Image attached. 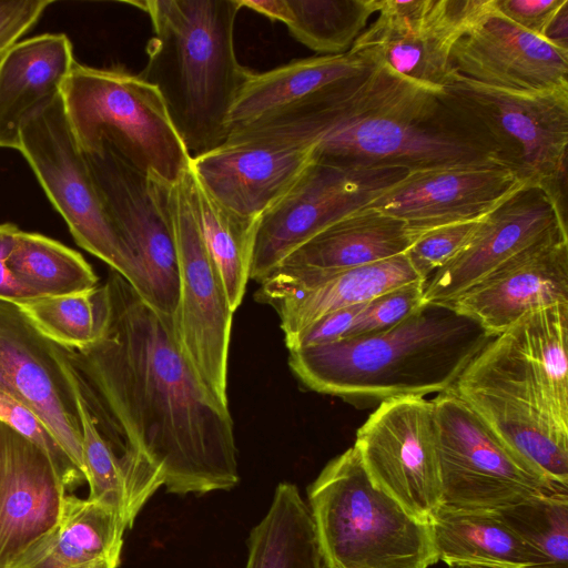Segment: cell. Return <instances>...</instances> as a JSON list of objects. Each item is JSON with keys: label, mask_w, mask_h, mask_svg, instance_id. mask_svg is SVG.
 <instances>
[{"label": "cell", "mask_w": 568, "mask_h": 568, "mask_svg": "<svg viewBox=\"0 0 568 568\" xmlns=\"http://www.w3.org/2000/svg\"><path fill=\"white\" fill-rule=\"evenodd\" d=\"M408 172L345 169L317 161L254 225L250 280L258 284L291 253L343 217L368 206Z\"/></svg>", "instance_id": "4fadbf2b"}, {"label": "cell", "mask_w": 568, "mask_h": 568, "mask_svg": "<svg viewBox=\"0 0 568 568\" xmlns=\"http://www.w3.org/2000/svg\"><path fill=\"white\" fill-rule=\"evenodd\" d=\"M486 134L497 161L521 183L554 195L566 181L568 88L527 94L498 90L453 71L443 89Z\"/></svg>", "instance_id": "9c48e42d"}, {"label": "cell", "mask_w": 568, "mask_h": 568, "mask_svg": "<svg viewBox=\"0 0 568 568\" xmlns=\"http://www.w3.org/2000/svg\"><path fill=\"white\" fill-rule=\"evenodd\" d=\"M497 336L525 314L568 304V234L558 227L446 303Z\"/></svg>", "instance_id": "ac0fdd59"}, {"label": "cell", "mask_w": 568, "mask_h": 568, "mask_svg": "<svg viewBox=\"0 0 568 568\" xmlns=\"http://www.w3.org/2000/svg\"><path fill=\"white\" fill-rule=\"evenodd\" d=\"M416 237L402 220L361 209L291 253L260 283L255 300L270 305L316 278L404 254Z\"/></svg>", "instance_id": "44dd1931"}, {"label": "cell", "mask_w": 568, "mask_h": 568, "mask_svg": "<svg viewBox=\"0 0 568 568\" xmlns=\"http://www.w3.org/2000/svg\"><path fill=\"white\" fill-rule=\"evenodd\" d=\"M8 266L32 298L73 294L99 285L97 274L80 253L38 233L19 230Z\"/></svg>", "instance_id": "1f68e13d"}, {"label": "cell", "mask_w": 568, "mask_h": 568, "mask_svg": "<svg viewBox=\"0 0 568 568\" xmlns=\"http://www.w3.org/2000/svg\"><path fill=\"white\" fill-rule=\"evenodd\" d=\"M452 68L466 79L509 92L568 88V51L513 23L494 4L455 43Z\"/></svg>", "instance_id": "d6986e66"}, {"label": "cell", "mask_w": 568, "mask_h": 568, "mask_svg": "<svg viewBox=\"0 0 568 568\" xmlns=\"http://www.w3.org/2000/svg\"><path fill=\"white\" fill-rule=\"evenodd\" d=\"M523 184L497 161L415 171L366 207L402 220L418 235L483 217Z\"/></svg>", "instance_id": "ffe728a7"}, {"label": "cell", "mask_w": 568, "mask_h": 568, "mask_svg": "<svg viewBox=\"0 0 568 568\" xmlns=\"http://www.w3.org/2000/svg\"><path fill=\"white\" fill-rule=\"evenodd\" d=\"M324 568H428V524L378 488L357 450L329 460L307 489Z\"/></svg>", "instance_id": "5b68a950"}, {"label": "cell", "mask_w": 568, "mask_h": 568, "mask_svg": "<svg viewBox=\"0 0 568 568\" xmlns=\"http://www.w3.org/2000/svg\"><path fill=\"white\" fill-rule=\"evenodd\" d=\"M544 560V568H568V493L526 499L494 511Z\"/></svg>", "instance_id": "d590c367"}, {"label": "cell", "mask_w": 568, "mask_h": 568, "mask_svg": "<svg viewBox=\"0 0 568 568\" xmlns=\"http://www.w3.org/2000/svg\"><path fill=\"white\" fill-rule=\"evenodd\" d=\"M64 112L81 151L112 145L135 166L174 184L191 168L164 101L151 83L122 67L74 63L61 89Z\"/></svg>", "instance_id": "8992f818"}, {"label": "cell", "mask_w": 568, "mask_h": 568, "mask_svg": "<svg viewBox=\"0 0 568 568\" xmlns=\"http://www.w3.org/2000/svg\"><path fill=\"white\" fill-rule=\"evenodd\" d=\"M568 0H493L501 16L524 30L544 38L558 10Z\"/></svg>", "instance_id": "60d3db41"}, {"label": "cell", "mask_w": 568, "mask_h": 568, "mask_svg": "<svg viewBox=\"0 0 568 568\" xmlns=\"http://www.w3.org/2000/svg\"><path fill=\"white\" fill-rule=\"evenodd\" d=\"M374 67L347 51L296 59L265 72L251 71L232 108L227 136L253 125L293 122Z\"/></svg>", "instance_id": "603a6c76"}, {"label": "cell", "mask_w": 568, "mask_h": 568, "mask_svg": "<svg viewBox=\"0 0 568 568\" xmlns=\"http://www.w3.org/2000/svg\"><path fill=\"white\" fill-rule=\"evenodd\" d=\"M435 407L440 507L497 511L529 498L568 493L511 452L453 388Z\"/></svg>", "instance_id": "ba28073f"}, {"label": "cell", "mask_w": 568, "mask_h": 568, "mask_svg": "<svg viewBox=\"0 0 568 568\" xmlns=\"http://www.w3.org/2000/svg\"><path fill=\"white\" fill-rule=\"evenodd\" d=\"M314 146L225 142L191 159L197 184L232 213L257 220L313 161Z\"/></svg>", "instance_id": "7402d4cb"}, {"label": "cell", "mask_w": 568, "mask_h": 568, "mask_svg": "<svg viewBox=\"0 0 568 568\" xmlns=\"http://www.w3.org/2000/svg\"><path fill=\"white\" fill-rule=\"evenodd\" d=\"M125 530L113 508L67 494L55 524L10 568H118Z\"/></svg>", "instance_id": "484cf974"}, {"label": "cell", "mask_w": 568, "mask_h": 568, "mask_svg": "<svg viewBox=\"0 0 568 568\" xmlns=\"http://www.w3.org/2000/svg\"><path fill=\"white\" fill-rule=\"evenodd\" d=\"M353 447L373 483L427 524L442 498L432 399L400 396L381 402L357 429Z\"/></svg>", "instance_id": "5bb4252c"}, {"label": "cell", "mask_w": 568, "mask_h": 568, "mask_svg": "<svg viewBox=\"0 0 568 568\" xmlns=\"http://www.w3.org/2000/svg\"><path fill=\"white\" fill-rule=\"evenodd\" d=\"M313 159L345 169L406 172L497 161L486 134L443 90L383 65L324 103Z\"/></svg>", "instance_id": "7a4b0ae2"}, {"label": "cell", "mask_w": 568, "mask_h": 568, "mask_svg": "<svg viewBox=\"0 0 568 568\" xmlns=\"http://www.w3.org/2000/svg\"><path fill=\"white\" fill-rule=\"evenodd\" d=\"M19 229L11 223L0 224V300L20 303L32 296L18 283L8 266V257Z\"/></svg>", "instance_id": "b9f144b4"}, {"label": "cell", "mask_w": 568, "mask_h": 568, "mask_svg": "<svg viewBox=\"0 0 568 568\" xmlns=\"http://www.w3.org/2000/svg\"><path fill=\"white\" fill-rule=\"evenodd\" d=\"M448 568H510L493 564H449Z\"/></svg>", "instance_id": "f6af8a7d"}, {"label": "cell", "mask_w": 568, "mask_h": 568, "mask_svg": "<svg viewBox=\"0 0 568 568\" xmlns=\"http://www.w3.org/2000/svg\"><path fill=\"white\" fill-rule=\"evenodd\" d=\"M130 3L148 13L153 30L140 75L161 94L191 159L221 146L252 71L239 62L234 48L240 0Z\"/></svg>", "instance_id": "277c9868"}, {"label": "cell", "mask_w": 568, "mask_h": 568, "mask_svg": "<svg viewBox=\"0 0 568 568\" xmlns=\"http://www.w3.org/2000/svg\"><path fill=\"white\" fill-rule=\"evenodd\" d=\"M427 524L438 561L544 568L538 552L494 511L439 507Z\"/></svg>", "instance_id": "f1b7e54d"}, {"label": "cell", "mask_w": 568, "mask_h": 568, "mask_svg": "<svg viewBox=\"0 0 568 568\" xmlns=\"http://www.w3.org/2000/svg\"><path fill=\"white\" fill-rule=\"evenodd\" d=\"M103 285L99 336L88 346L65 348L98 429L119 454L148 460L169 493L234 488L240 475L229 405L181 353L171 317L112 270Z\"/></svg>", "instance_id": "6da1fadb"}, {"label": "cell", "mask_w": 568, "mask_h": 568, "mask_svg": "<svg viewBox=\"0 0 568 568\" xmlns=\"http://www.w3.org/2000/svg\"><path fill=\"white\" fill-rule=\"evenodd\" d=\"M180 264V296L173 317L176 343L203 384L224 404L232 311L222 277L205 245L191 169L171 185Z\"/></svg>", "instance_id": "30bf717a"}, {"label": "cell", "mask_w": 568, "mask_h": 568, "mask_svg": "<svg viewBox=\"0 0 568 568\" xmlns=\"http://www.w3.org/2000/svg\"><path fill=\"white\" fill-rule=\"evenodd\" d=\"M195 187L202 235L222 277L230 306L235 312L243 301L250 280L256 220L243 219L223 207L196 180Z\"/></svg>", "instance_id": "d6a6232c"}, {"label": "cell", "mask_w": 568, "mask_h": 568, "mask_svg": "<svg viewBox=\"0 0 568 568\" xmlns=\"http://www.w3.org/2000/svg\"><path fill=\"white\" fill-rule=\"evenodd\" d=\"M566 216L550 193L525 183L483 216L469 243L425 283L424 302L446 304L554 230Z\"/></svg>", "instance_id": "e0dca14e"}, {"label": "cell", "mask_w": 568, "mask_h": 568, "mask_svg": "<svg viewBox=\"0 0 568 568\" xmlns=\"http://www.w3.org/2000/svg\"><path fill=\"white\" fill-rule=\"evenodd\" d=\"M32 324L65 348H81L99 336L106 310L104 285L17 303Z\"/></svg>", "instance_id": "e575fe53"}, {"label": "cell", "mask_w": 568, "mask_h": 568, "mask_svg": "<svg viewBox=\"0 0 568 568\" xmlns=\"http://www.w3.org/2000/svg\"><path fill=\"white\" fill-rule=\"evenodd\" d=\"M286 27L298 42L322 54L347 52L377 12L378 0H287Z\"/></svg>", "instance_id": "836d02e7"}, {"label": "cell", "mask_w": 568, "mask_h": 568, "mask_svg": "<svg viewBox=\"0 0 568 568\" xmlns=\"http://www.w3.org/2000/svg\"><path fill=\"white\" fill-rule=\"evenodd\" d=\"M242 8L256 11L273 21L283 22L285 26L290 21L291 12L287 0H240Z\"/></svg>", "instance_id": "7bdbcfd3"}, {"label": "cell", "mask_w": 568, "mask_h": 568, "mask_svg": "<svg viewBox=\"0 0 568 568\" xmlns=\"http://www.w3.org/2000/svg\"><path fill=\"white\" fill-rule=\"evenodd\" d=\"M481 219L436 226L417 235L405 254L425 283L469 243Z\"/></svg>", "instance_id": "74e56055"}, {"label": "cell", "mask_w": 568, "mask_h": 568, "mask_svg": "<svg viewBox=\"0 0 568 568\" xmlns=\"http://www.w3.org/2000/svg\"><path fill=\"white\" fill-rule=\"evenodd\" d=\"M568 304L529 312L495 336L455 386L524 402L568 427Z\"/></svg>", "instance_id": "7c38bea8"}, {"label": "cell", "mask_w": 568, "mask_h": 568, "mask_svg": "<svg viewBox=\"0 0 568 568\" xmlns=\"http://www.w3.org/2000/svg\"><path fill=\"white\" fill-rule=\"evenodd\" d=\"M491 4L493 0H378V17L348 51L443 90L453 72L455 43Z\"/></svg>", "instance_id": "9a60e30c"}, {"label": "cell", "mask_w": 568, "mask_h": 568, "mask_svg": "<svg viewBox=\"0 0 568 568\" xmlns=\"http://www.w3.org/2000/svg\"><path fill=\"white\" fill-rule=\"evenodd\" d=\"M81 152L108 214L146 277L148 304L173 320L180 264L170 205L172 184L135 166L108 143Z\"/></svg>", "instance_id": "8fae6325"}, {"label": "cell", "mask_w": 568, "mask_h": 568, "mask_svg": "<svg viewBox=\"0 0 568 568\" xmlns=\"http://www.w3.org/2000/svg\"><path fill=\"white\" fill-rule=\"evenodd\" d=\"M52 0H0V58L40 19Z\"/></svg>", "instance_id": "ab89813d"}, {"label": "cell", "mask_w": 568, "mask_h": 568, "mask_svg": "<svg viewBox=\"0 0 568 568\" xmlns=\"http://www.w3.org/2000/svg\"><path fill=\"white\" fill-rule=\"evenodd\" d=\"M247 546L245 568H324L310 508L291 483L277 485Z\"/></svg>", "instance_id": "4dcf8cb0"}, {"label": "cell", "mask_w": 568, "mask_h": 568, "mask_svg": "<svg viewBox=\"0 0 568 568\" xmlns=\"http://www.w3.org/2000/svg\"><path fill=\"white\" fill-rule=\"evenodd\" d=\"M78 404L88 498L113 508L130 529L146 501L163 486L162 477L145 459L114 450L98 429L80 392Z\"/></svg>", "instance_id": "f546056e"}, {"label": "cell", "mask_w": 568, "mask_h": 568, "mask_svg": "<svg viewBox=\"0 0 568 568\" xmlns=\"http://www.w3.org/2000/svg\"><path fill=\"white\" fill-rule=\"evenodd\" d=\"M544 38L554 45L568 51V1L554 16Z\"/></svg>", "instance_id": "ee69618b"}, {"label": "cell", "mask_w": 568, "mask_h": 568, "mask_svg": "<svg viewBox=\"0 0 568 568\" xmlns=\"http://www.w3.org/2000/svg\"><path fill=\"white\" fill-rule=\"evenodd\" d=\"M0 420L40 447L51 459L68 493L83 485L85 476L48 426L28 406L0 390Z\"/></svg>", "instance_id": "8d00e7d4"}, {"label": "cell", "mask_w": 568, "mask_h": 568, "mask_svg": "<svg viewBox=\"0 0 568 568\" xmlns=\"http://www.w3.org/2000/svg\"><path fill=\"white\" fill-rule=\"evenodd\" d=\"M0 390L31 408L83 471L79 389L65 347L6 300H0Z\"/></svg>", "instance_id": "2e32d148"}, {"label": "cell", "mask_w": 568, "mask_h": 568, "mask_svg": "<svg viewBox=\"0 0 568 568\" xmlns=\"http://www.w3.org/2000/svg\"><path fill=\"white\" fill-rule=\"evenodd\" d=\"M454 389L530 468L549 483L568 489V427L507 396L479 388Z\"/></svg>", "instance_id": "4316f807"}, {"label": "cell", "mask_w": 568, "mask_h": 568, "mask_svg": "<svg viewBox=\"0 0 568 568\" xmlns=\"http://www.w3.org/2000/svg\"><path fill=\"white\" fill-rule=\"evenodd\" d=\"M424 286L425 282H415L371 300L345 338L375 334L398 325L426 304Z\"/></svg>", "instance_id": "f35d334b"}, {"label": "cell", "mask_w": 568, "mask_h": 568, "mask_svg": "<svg viewBox=\"0 0 568 568\" xmlns=\"http://www.w3.org/2000/svg\"><path fill=\"white\" fill-rule=\"evenodd\" d=\"M425 282L406 254L316 278L272 302L287 342L321 317L369 302L394 288Z\"/></svg>", "instance_id": "83f0119b"}, {"label": "cell", "mask_w": 568, "mask_h": 568, "mask_svg": "<svg viewBox=\"0 0 568 568\" xmlns=\"http://www.w3.org/2000/svg\"><path fill=\"white\" fill-rule=\"evenodd\" d=\"M67 494L49 456L0 420V568L55 524Z\"/></svg>", "instance_id": "cb8c5ba5"}, {"label": "cell", "mask_w": 568, "mask_h": 568, "mask_svg": "<svg viewBox=\"0 0 568 568\" xmlns=\"http://www.w3.org/2000/svg\"><path fill=\"white\" fill-rule=\"evenodd\" d=\"M74 63L64 33L18 42L0 58V148L19 150L23 123L61 94Z\"/></svg>", "instance_id": "d4e9b609"}, {"label": "cell", "mask_w": 568, "mask_h": 568, "mask_svg": "<svg viewBox=\"0 0 568 568\" xmlns=\"http://www.w3.org/2000/svg\"><path fill=\"white\" fill-rule=\"evenodd\" d=\"M495 336L447 304L426 303L398 325L369 335L288 351L307 388L354 404L439 394Z\"/></svg>", "instance_id": "3957f363"}, {"label": "cell", "mask_w": 568, "mask_h": 568, "mask_svg": "<svg viewBox=\"0 0 568 568\" xmlns=\"http://www.w3.org/2000/svg\"><path fill=\"white\" fill-rule=\"evenodd\" d=\"M18 151L77 244L124 277L148 303L146 277L108 214L70 129L61 94L23 123Z\"/></svg>", "instance_id": "52a82bcc"}]
</instances>
